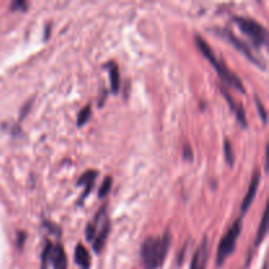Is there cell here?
Segmentation results:
<instances>
[{
  "mask_svg": "<svg viewBox=\"0 0 269 269\" xmlns=\"http://www.w3.org/2000/svg\"><path fill=\"white\" fill-rule=\"evenodd\" d=\"M91 106L87 105L86 108H83L81 110V113H79V116H78V126H83L84 124H86L88 120H90L91 117Z\"/></svg>",
  "mask_w": 269,
  "mask_h": 269,
  "instance_id": "cell-17",
  "label": "cell"
},
{
  "mask_svg": "<svg viewBox=\"0 0 269 269\" xmlns=\"http://www.w3.org/2000/svg\"><path fill=\"white\" fill-rule=\"evenodd\" d=\"M223 152L227 164L233 167V164H234V152H233V147H231V143L228 139H224L223 142Z\"/></svg>",
  "mask_w": 269,
  "mask_h": 269,
  "instance_id": "cell-15",
  "label": "cell"
},
{
  "mask_svg": "<svg viewBox=\"0 0 269 269\" xmlns=\"http://www.w3.org/2000/svg\"><path fill=\"white\" fill-rule=\"evenodd\" d=\"M266 214H268V210H264L263 213V218H261V222H260V227L259 230H257V235H256V239H255V246H259L260 243H261V241L264 239V237L266 235V223H268V221H266Z\"/></svg>",
  "mask_w": 269,
  "mask_h": 269,
  "instance_id": "cell-14",
  "label": "cell"
},
{
  "mask_svg": "<svg viewBox=\"0 0 269 269\" xmlns=\"http://www.w3.org/2000/svg\"><path fill=\"white\" fill-rule=\"evenodd\" d=\"M26 238V234L25 233H23V231H20L19 234H17V242H19V247L21 248L24 244V241H25Z\"/></svg>",
  "mask_w": 269,
  "mask_h": 269,
  "instance_id": "cell-23",
  "label": "cell"
},
{
  "mask_svg": "<svg viewBox=\"0 0 269 269\" xmlns=\"http://www.w3.org/2000/svg\"><path fill=\"white\" fill-rule=\"evenodd\" d=\"M217 30L218 34H221L222 37H223L224 40L227 42H230L231 45L234 46L237 50H239V52L242 53V54L244 55L246 58H248L250 61H252L253 63L257 64V66H260L261 68H265V64L263 63V61H260L259 58H256L255 55L252 54V52H251V49L248 48V45H246L243 41H242L241 39H238L237 35L234 34V33L231 32V30H228V29H215Z\"/></svg>",
  "mask_w": 269,
  "mask_h": 269,
  "instance_id": "cell-6",
  "label": "cell"
},
{
  "mask_svg": "<svg viewBox=\"0 0 269 269\" xmlns=\"http://www.w3.org/2000/svg\"><path fill=\"white\" fill-rule=\"evenodd\" d=\"M28 10V3L23 2V0H17V2H13L11 4V11H21V12H25Z\"/></svg>",
  "mask_w": 269,
  "mask_h": 269,
  "instance_id": "cell-20",
  "label": "cell"
},
{
  "mask_svg": "<svg viewBox=\"0 0 269 269\" xmlns=\"http://www.w3.org/2000/svg\"><path fill=\"white\" fill-rule=\"evenodd\" d=\"M75 263L81 266L82 269L91 268V256L90 252L82 243H79L75 248Z\"/></svg>",
  "mask_w": 269,
  "mask_h": 269,
  "instance_id": "cell-11",
  "label": "cell"
},
{
  "mask_svg": "<svg viewBox=\"0 0 269 269\" xmlns=\"http://www.w3.org/2000/svg\"><path fill=\"white\" fill-rule=\"evenodd\" d=\"M195 41L197 48L200 49V52L202 53V55H204V57L212 63L213 67L215 68V71H217V74L219 75V78L222 79V82H223L224 84H227V86L234 87L235 90L241 91L242 93L246 92L241 79L228 70V67L224 64L223 61H221V59H218V58L215 57L214 52H213L212 48L206 44L205 40L202 39L201 35H195Z\"/></svg>",
  "mask_w": 269,
  "mask_h": 269,
  "instance_id": "cell-2",
  "label": "cell"
},
{
  "mask_svg": "<svg viewBox=\"0 0 269 269\" xmlns=\"http://www.w3.org/2000/svg\"><path fill=\"white\" fill-rule=\"evenodd\" d=\"M106 206H103L100 209L99 213L96 214L95 219H93V223L96 224L97 231H96V237L93 239L92 246H93V251L96 253H99L100 251L103 250L104 244H105L106 238L109 235V231H110V221H109V217L105 212Z\"/></svg>",
  "mask_w": 269,
  "mask_h": 269,
  "instance_id": "cell-5",
  "label": "cell"
},
{
  "mask_svg": "<svg viewBox=\"0 0 269 269\" xmlns=\"http://www.w3.org/2000/svg\"><path fill=\"white\" fill-rule=\"evenodd\" d=\"M260 177H261L260 171L259 170L253 171L250 186H248V190H247L246 196H244V199H243V202H242V206H241L242 214H244V213L248 210V208H250L251 204H252L253 199H255V196H256L257 189H259V185H260Z\"/></svg>",
  "mask_w": 269,
  "mask_h": 269,
  "instance_id": "cell-8",
  "label": "cell"
},
{
  "mask_svg": "<svg viewBox=\"0 0 269 269\" xmlns=\"http://www.w3.org/2000/svg\"><path fill=\"white\" fill-rule=\"evenodd\" d=\"M234 23L241 28V30L244 34H247L252 40L255 46L260 48V46L266 45V42H268V32H266V29L261 24H259L252 19H248V17L241 16L234 17Z\"/></svg>",
  "mask_w": 269,
  "mask_h": 269,
  "instance_id": "cell-4",
  "label": "cell"
},
{
  "mask_svg": "<svg viewBox=\"0 0 269 269\" xmlns=\"http://www.w3.org/2000/svg\"><path fill=\"white\" fill-rule=\"evenodd\" d=\"M49 264H52L54 269H67V257L64 253L62 244L53 246L50 256H49Z\"/></svg>",
  "mask_w": 269,
  "mask_h": 269,
  "instance_id": "cell-9",
  "label": "cell"
},
{
  "mask_svg": "<svg viewBox=\"0 0 269 269\" xmlns=\"http://www.w3.org/2000/svg\"><path fill=\"white\" fill-rule=\"evenodd\" d=\"M171 234L148 237L141 246V261L144 269H159L163 265L170 250Z\"/></svg>",
  "mask_w": 269,
  "mask_h": 269,
  "instance_id": "cell-1",
  "label": "cell"
},
{
  "mask_svg": "<svg viewBox=\"0 0 269 269\" xmlns=\"http://www.w3.org/2000/svg\"><path fill=\"white\" fill-rule=\"evenodd\" d=\"M52 248H53V244L50 243V242H48V243H46V246H45V248H44V252H42V256H41V266H42V269H46V266H48L49 256H50Z\"/></svg>",
  "mask_w": 269,
  "mask_h": 269,
  "instance_id": "cell-18",
  "label": "cell"
},
{
  "mask_svg": "<svg viewBox=\"0 0 269 269\" xmlns=\"http://www.w3.org/2000/svg\"><path fill=\"white\" fill-rule=\"evenodd\" d=\"M221 92L222 95H223V97L226 100H227V103L230 104V108L231 110L235 113V116H237V120L242 124V126L243 128H246L247 126V120H246V113H244V109L243 106L241 105V104H237L235 103V100L231 97V95L228 92H226V90H223V88H221Z\"/></svg>",
  "mask_w": 269,
  "mask_h": 269,
  "instance_id": "cell-10",
  "label": "cell"
},
{
  "mask_svg": "<svg viewBox=\"0 0 269 269\" xmlns=\"http://www.w3.org/2000/svg\"><path fill=\"white\" fill-rule=\"evenodd\" d=\"M96 177H97V172L96 171H92V170L87 171L84 175H82V176L79 177V180H78V184H79V185H86V192L83 193V196H82L81 200H83L84 197H86V196L88 195L91 190H92L93 184H95V180H96Z\"/></svg>",
  "mask_w": 269,
  "mask_h": 269,
  "instance_id": "cell-12",
  "label": "cell"
},
{
  "mask_svg": "<svg viewBox=\"0 0 269 269\" xmlns=\"http://www.w3.org/2000/svg\"><path fill=\"white\" fill-rule=\"evenodd\" d=\"M105 67L109 70V79H110V88L113 93H117L120 90V71L114 62H109Z\"/></svg>",
  "mask_w": 269,
  "mask_h": 269,
  "instance_id": "cell-13",
  "label": "cell"
},
{
  "mask_svg": "<svg viewBox=\"0 0 269 269\" xmlns=\"http://www.w3.org/2000/svg\"><path fill=\"white\" fill-rule=\"evenodd\" d=\"M242 233V219H237V221L233 223L230 228L227 230V233L223 235V238L219 242V247H218L217 252V260H215V264L218 266H221L224 263V260L230 256L231 253L235 251V247H237L238 239L241 237Z\"/></svg>",
  "mask_w": 269,
  "mask_h": 269,
  "instance_id": "cell-3",
  "label": "cell"
},
{
  "mask_svg": "<svg viewBox=\"0 0 269 269\" xmlns=\"http://www.w3.org/2000/svg\"><path fill=\"white\" fill-rule=\"evenodd\" d=\"M263 269H266V265H264V266H263Z\"/></svg>",
  "mask_w": 269,
  "mask_h": 269,
  "instance_id": "cell-24",
  "label": "cell"
},
{
  "mask_svg": "<svg viewBox=\"0 0 269 269\" xmlns=\"http://www.w3.org/2000/svg\"><path fill=\"white\" fill-rule=\"evenodd\" d=\"M193 158V152L192 150H190V147L189 146H184V159H186V161H192Z\"/></svg>",
  "mask_w": 269,
  "mask_h": 269,
  "instance_id": "cell-22",
  "label": "cell"
},
{
  "mask_svg": "<svg viewBox=\"0 0 269 269\" xmlns=\"http://www.w3.org/2000/svg\"><path fill=\"white\" fill-rule=\"evenodd\" d=\"M112 184H113L112 177L106 176L105 180L103 181V184H101V186H100V190H99L100 199H104V197H105V196L110 192V189H112Z\"/></svg>",
  "mask_w": 269,
  "mask_h": 269,
  "instance_id": "cell-16",
  "label": "cell"
},
{
  "mask_svg": "<svg viewBox=\"0 0 269 269\" xmlns=\"http://www.w3.org/2000/svg\"><path fill=\"white\" fill-rule=\"evenodd\" d=\"M255 103H256V106H257V110H259L260 117H261L263 122L265 124V122H266V112H265V109H264L263 104H261V101H260V100L257 99V97H255Z\"/></svg>",
  "mask_w": 269,
  "mask_h": 269,
  "instance_id": "cell-21",
  "label": "cell"
},
{
  "mask_svg": "<svg viewBox=\"0 0 269 269\" xmlns=\"http://www.w3.org/2000/svg\"><path fill=\"white\" fill-rule=\"evenodd\" d=\"M208 257H209L208 237H204L201 244L197 247L196 252L193 253L192 263H190V269H206Z\"/></svg>",
  "mask_w": 269,
  "mask_h": 269,
  "instance_id": "cell-7",
  "label": "cell"
},
{
  "mask_svg": "<svg viewBox=\"0 0 269 269\" xmlns=\"http://www.w3.org/2000/svg\"><path fill=\"white\" fill-rule=\"evenodd\" d=\"M96 231H97V227H96V224L93 223V222H90V223L87 224V228H86L87 241L93 242V239H95V237H96Z\"/></svg>",
  "mask_w": 269,
  "mask_h": 269,
  "instance_id": "cell-19",
  "label": "cell"
}]
</instances>
